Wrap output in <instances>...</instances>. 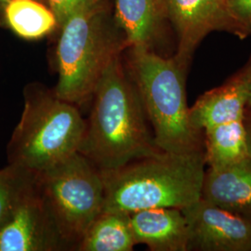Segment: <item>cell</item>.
Segmentation results:
<instances>
[{"mask_svg":"<svg viewBox=\"0 0 251 251\" xmlns=\"http://www.w3.org/2000/svg\"><path fill=\"white\" fill-rule=\"evenodd\" d=\"M78 152L101 172L115 171L161 151L133 82L114 57L92 94Z\"/></svg>","mask_w":251,"mask_h":251,"instance_id":"6da1fadb","label":"cell"},{"mask_svg":"<svg viewBox=\"0 0 251 251\" xmlns=\"http://www.w3.org/2000/svg\"><path fill=\"white\" fill-rule=\"evenodd\" d=\"M126 72L139 94L154 143L163 152H204V132L190 121L185 80L188 70L174 55L128 47Z\"/></svg>","mask_w":251,"mask_h":251,"instance_id":"7a4b0ae2","label":"cell"},{"mask_svg":"<svg viewBox=\"0 0 251 251\" xmlns=\"http://www.w3.org/2000/svg\"><path fill=\"white\" fill-rule=\"evenodd\" d=\"M204 152H160L102 172L103 210L132 213L155 207L182 209L201 198L205 176Z\"/></svg>","mask_w":251,"mask_h":251,"instance_id":"3957f363","label":"cell"},{"mask_svg":"<svg viewBox=\"0 0 251 251\" xmlns=\"http://www.w3.org/2000/svg\"><path fill=\"white\" fill-rule=\"evenodd\" d=\"M24 101L7 148L9 164L38 174L78 152L86 120L77 105L40 84L27 86Z\"/></svg>","mask_w":251,"mask_h":251,"instance_id":"277c9868","label":"cell"},{"mask_svg":"<svg viewBox=\"0 0 251 251\" xmlns=\"http://www.w3.org/2000/svg\"><path fill=\"white\" fill-rule=\"evenodd\" d=\"M61 27L54 91L79 107L91 99L108 64L126 46L110 32L103 3L75 12Z\"/></svg>","mask_w":251,"mask_h":251,"instance_id":"5b68a950","label":"cell"},{"mask_svg":"<svg viewBox=\"0 0 251 251\" xmlns=\"http://www.w3.org/2000/svg\"><path fill=\"white\" fill-rule=\"evenodd\" d=\"M36 184L69 251L103 211L102 172L79 152L36 174Z\"/></svg>","mask_w":251,"mask_h":251,"instance_id":"8992f818","label":"cell"},{"mask_svg":"<svg viewBox=\"0 0 251 251\" xmlns=\"http://www.w3.org/2000/svg\"><path fill=\"white\" fill-rule=\"evenodd\" d=\"M180 210L188 228L187 251H251V221L202 198Z\"/></svg>","mask_w":251,"mask_h":251,"instance_id":"52a82bcc","label":"cell"},{"mask_svg":"<svg viewBox=\"0 0 251 251\" xmlns=\"http://www.w3.org/2000/svg\"><path fill=\"white\" fill-rule=\"evenodd\" d=\"M69 251L37 184L0 228V251Z\"/></svg>","mask_w":251,"mask_h":251,"instance_id":"ba28073f","label":"cell"},{"mask_svg":"<svg viewBox=\"0 0 251 251\" xmlns=\"http://www.w3.org/2000/svg\"><path fill=\"white\" fill-rule=\"evenodd\" d=\"M168 19L177 35L174 57L188 70L198 46L209 33L232 34L227 0H165Z\"/></svg>","mask_w":251,"mask_h":251,"instance_id":"9c48e42d","label":"cell"},{"mask_svg":"<svg viewBox=\"0 0 251 251\" xmlns=\"http://www.w3.org/2000/svg\"><path fill=\"white\" fill-rule=\"evenodd\" d=\"M201 198L251 221V157L205 171Z\"/></svg>","mask_w":251,"mask_h":251,"instance_id":"30bf717a","label":"cell"},{"mask_svg":"<svg viewBox=\"0 0 251 251\" xmlns=\"http://www.w3.org/2000/svg\"><path fill=\"white\" fill-rule=\"evenodd\" d=\"M135 242L152 251H187L188 228L182 211L155 207L129 213Z\"/></svg>","mask_w":251,"mask_h":251,"instance_id":"8fae6325","label":"cell"},{"mask_svg":"<svg viewBox=\"0 0 251 251\" xmlns=\"http://www.w3.org/2000/svg\"><path fill=\"white\" fill-rule=\"evenodd\" d=\"M247 106V77L242 68L225 83L203 93L190 107L195 129L206 128L242 119Z\"/></svg>","mask_w":251,"mask_h":251,"instance_id":"7c38bea8","label":"cell"},{"mask_svg":"<svg viewBox=\"0 0 251 251\" xmlns=\"http://www.w3.org/2000/svg\"><path fill=\"white\" fill-rule=\"evenodd\" d=\"M116 16L127 48L156 52L163 24L168 19L165 0H116Z\"/></svg>","mask_w":251,"mask_h":251,"instance_id":"4fadbf2b","label":"cell"},{"mask_svg":"<svg viewBox=\"0 0 251 251\" xmlns=\"http://www.w3.org/2000/svg\"><path fill=\"white\" fill-rule=\"evenodd\" d=\"M129 213L103 210L82 237L77 251H131L135 246Z\"/></svg>","mask_w":251,"mask_h":251,"instance_id":"5bb4252c","label":"cell"},{"mask_svg":"<svg viewBox=\"0 0 251 251\" xmlns=\"http://www.w3.org/2000/svg\"><path fill=\"white\" fill-rule=\"evenodd\" d=\"M203 132L208 168L224 167L250 156L242 119L206 128Z\"/></svg>","mask_w":251,"mask_h":251,"instance_id":"9a60e30c","label":"cell"},{"mask_svg":"<svg viewBox=\"0 0 251 251\" xmlns=\"http://www.w3.org/2000/svg\"><path fill=\"white\" fill-rule=\"evenodd\" d=\"M3 10L10 29L25 39L41 38L58 25L51 9L37 0H10Z\"/></svg>","mask_w":251,"mask_h":251,"instance_id":"2e32d148","label":"cell"},{"mask_svg":"<svg viewBox=\"0 0 251 251\" xmlns=\"http://www.w3.org/2000/svg\"><path fill=\"white\" fill-rule=\"evenodd\" d=\"M36 174L13 164L0 170V228L35 186Z\"/></svg>","mask_w":251,"mask_h":251,"instance_id":"e0dca14e","label":"cell"},{"mask_svg":"<svg viewBox=\"0 0 251 251\" xmlns=\"http://www.w3.org/2000/svg\"><path fill=\"white\" fill-rule=\"evenodd\" d=\"M227 9L232 20V34L245 39L251 35V0H227Z\"/></svg>","mask_w":251,"mask_h":251,"instance_id":"ac0fdd59","label":"cell"},{"mask_svg":"<svg viewBox=\"0 0 251 251\" xmlns=\"http://www.w3.org/2000/svg\"><path fill=\"white\" fill-rule=\"evenodd\" d=\"M103 2L104 0H49L50 8L53 11L57 24L60 26L75 12Z\"/></svg>","mask_w":251,"mask_h":251,"instance_id":"d6986e66","label":"cell"},{"mask_svg":"<svg viewBox=\"0 0 251 251\" xmlns=\"http://www.w3.org/2000/svg\"><path fill=\"white\" fill-rule=\"evenodd\" d=\"M242 120L246 131L248 153L251 157V106H246L245 108Z\"/></svg>","mask_w":251,"mask_h":251,"instance_id":"ffe728a7","label":"cell"},{"mask_svg":"<svg viewBox=\"0 0 251 251\" xmlns=\"http://www.w3.org/2000/svg\"><path fill=\"white\" fill-rule=\"evenodd\" d=\"M242 69L247 77V106H251V55Z\"/></svg>","mask_w":251,"mask_h":251,"instance_id":"44dd1931","label":"cell"},{"mask_svg":"<svg viewBox=\"0 0 251 251\" xmlns=\"http://www.w3.org/2000/svg\"><path fill=\"white\" fill-rule=\"evenodd\" d=\"M10 0H0V8L4 9V7L9 3Z\"/></svg>","mask_w":251,"mask_h":251,"instance_id":"7402d4cb","label":"cell"}]
</instances>
